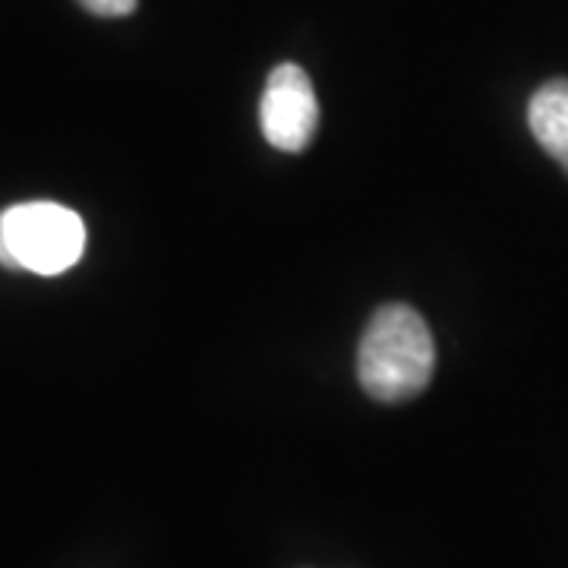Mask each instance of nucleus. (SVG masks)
I'll return each instance as SVG.
<instances>
[{
	"mask_svg": "<svg viewBox=\"0 0 568 568\" xmlns=\"http://www.w3.org/2000/svg\"><path fill=\"white\" fill-rule=\"evenodd\" d=\"M436 369V345L424 316L405 304H388L373 313L357 351V376L369 398L407 402L420 395Z\"/></svg>",
	"mask_w": 568,
	"mask_h": 568,
	"instance_id": "obj_1",
	"label": "nucleus"
},
{
	"mask_svg": "<svg viewBox=\"0 0 568 568\" xmlns=\"http://www.w3.org/2000/svg\"><path fill=\"white\" fill-rule=\"evenodd\" d=\"M85 253V224L61 203H20L0 212V265L61 275Z\"/></svg>",
	"mask_w": 568,
	"mask_h": 568,
	"instance_id": "obj_2",
	"label": "nucleus"
},
{
	"mask_svg": "<svg viewBox=\"0 0 568 568\" xmlns=\"http://www.w3.org/2000/svg\"><path fill=\"white\" fill-rule=\"evenodd\" d=\"M260 123L268 145L282 152H304L320 126V102L313 82L297 63H278L265 82Z\"/></svg>",
	"mask_w": 568,
	"mask_h": 568,
	"instance_id": "obj_3",
	"label": "nucleus"
},
{
	"mask_svg": "<svg viewBox=\"0 0 568 568\" xmlns=\"http://www.w3.org/2000/svg\"><path fill=\"white\" fill-rule=\"evenodd\" d=\"M528 123L534 140L568 174V80H552L534 92L528 104Z\"/></svg>",
	"mask_w": 568,
	"mask_h": 568,
	"instance_id": "obj_4",
	"label": "nucleus"
},
{
	"mask_svg": "<svg viewBox=\"0 0 568 568\" xmlns=\"http://www.w3.org/2000/svg\"><path fill=\"white\" fill-rule=\"evenodd\" d=\"M80 3L95 17H130L136 10V0H80Z\"/></svg>",
	"mask_w": 568,
	"mask_h": 568,
	"instance_id": "obj_5",
	"label": "nucleus"
}]
</instances>
